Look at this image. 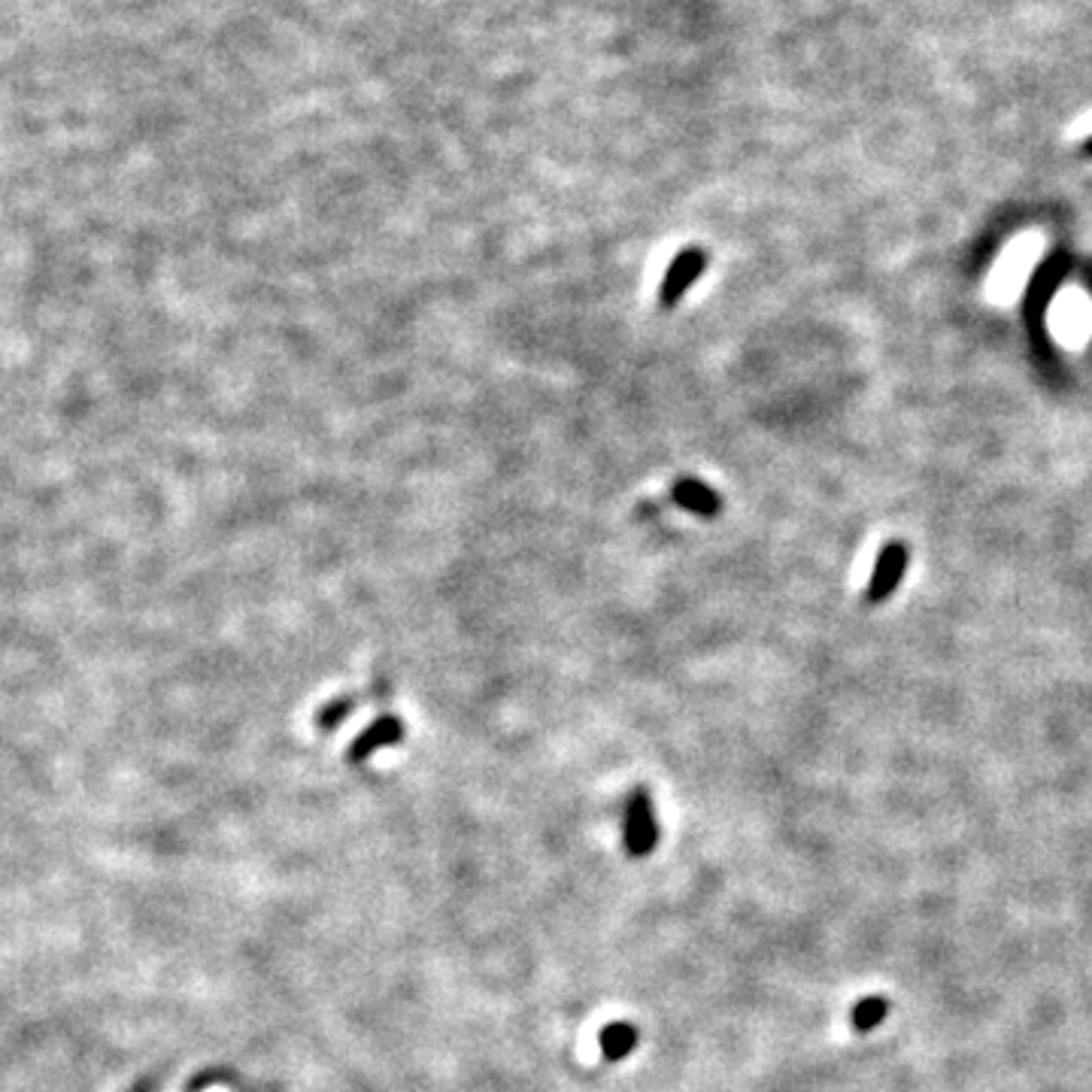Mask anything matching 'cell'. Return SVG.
<instances>
[{"label": "cell", "instance_id": "cell-1", "mask_svg": "<svg viewBox=\"0 0 1092 1092\" xmlns=\"http://www.w3.org/2000/svg\"><path fill=\"white\" fill-rule=\"evenodd\" d=\"M622 844L626 853L634 859L649 856L659 844V819L653 811V799L644 786L631 789L629 804H626V826H622Z\"/></svg>", "mask_w": 1092, "mask_h": 1092}, {"label": "cell", "instance_id": "cell-2", "mask_svg": "<svg viewBox=\"0 0 1092 1092\" xmlns=\"http://www.w3.org/2000/svg\"><path fill=\"white\" fill-rule=\"evenodd\" d=\"M708 264H710L708 249L701 247L680 249L677 255L671 259V264H668V271H665L662 286H659V304H662L665 310L677 307L695 282L705 277Z\"/></svg>", "mask_w": 1092, "mask_h": 1092}, {"label": "cell", "instance_id": "cell-8", "mask_svg": "<svg viewBox=\"0 0 1092 1092\" xmlns=\"http://www.w3.org/2000/svg\"><path fill=\"white\" fill-rule=\"evenodd\" d=\"M883 1014H886V1001H880V999H865L853 1011V1026L859 1031H868V1029H874L878 1026L880 1019H883Z\"/></svg>", "mask_w": 1092, "mask_h": 1092}, {"label": "cell", "instance_id": "cell-6", "mask_svg": "<svg viewBox=\"0 0 1092 1092\" xmlns=\"http://www.w3.org/2000/svg\"><path fill=\"white\" fill-rule=\"evenodd\" d=\"M598 1044L604 1060L622 1062L626 1056H631L634 1047H637V1029H634L631 1023H610V1026L601 1029Z\"/></svg>", "mask_w": 1092, "mask_h": 1092}, {"label": "cell", "instance_id": "cell-4", "mask_svg": "<svg viewBox=\"0 0 1092 1092\" xmlns=\"http://www.w3.org/2000/svg\"><path fill=\"white\" fill-rule=\"evenodd\" d=\"M400 740H404V723H400L398 716H380V720H373V723L350 744L346 759H350L353 765H358V762L370 759V755L377 753V750H383V747H398Z\"/></svg>", "mask_w": 1092, "mask_h": 1092}, {"label": "cell", "instance_id": "cell-7", "mask_svg": "<svg viewBox=\"0 0 1092 1092\" xmlns=\"http://www.w3.org/2000/svg\"><path fill=\"white\" fill-rule=\"evenodd\" d=\"M353 708H355L353 698H334V701H328V705L316 713V725L328 735V732H334V728L353 713Z\"/></svg>", "mask_w": 1092, "mask_h": 1092}, {"label": "cell", "instance_id": "cell-9", "mask_svg": "<svg viewBox=\"0 0 1092 1092\" xmlns=\"http://www.w3.org/2000/svg\"><path fill=\"white\" fill-rule=\"evenodd\" d=\"M1083 155H1092V137L1083 143Z\"/></svg>", "mask_w": 1092, "mask_h": 1092}, {"label": "cell", "instance_id": "cell-3", "mask_svg": "<svg viewBox=\"0 0 1092 1092\" xmlns=\"http://www.w3.org/2000/svg\"><path fill=\"white\" fill-rule=\"evenodd\" d=\"M908 570V550L902 543H890L883 553H880L878 565H874V574H871V583H868V604H880L893 595L902 577Z\"/></svg>", "mask_w": 1092, "mask_h": 1092}, {"label": "cell", "instance_id": "cell-5", "mask_svg": "<svg viewBox=\"0 0 1092 1092\" xmlns=\"http://www.w3.org/2000/svg\"><path fill=\"white\" fill-rule=\"evenodd\" d=\"M671 495H674V501H677L680 508L689 510L693 516H701V519H716V516L723 513V498H720V492H716L713 486H708L705 479L698 477L674 479Z\"/></svg>", "mask_w": 1092, "mask_h": 1092}]
</instances>
